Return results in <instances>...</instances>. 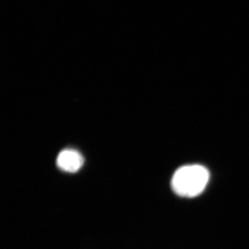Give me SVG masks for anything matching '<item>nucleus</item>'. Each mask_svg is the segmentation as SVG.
Segmentation results:
<instances>
[{"mask_svg":"<svg viewBox=\"0 0 249 249\" xmlns=\"http://www.w3.org/2000/svg\"><path fill=\"white\" fill-rule=\"evenodd\" d=\"M210 173L201 165L180 167L172 178L171 187L180 197H195L205 191L209 182Z\"/></svg>","mask_w":249,"mask_h":249,"instance_id":"1","label":"nucleus"},{"mask_svg":"<svg viewBox=\"0 0 249 249\" xmlns=\"http://www.w3.org/2000/svg\"><path fill=\"white\" fill-rule=\"evenodd\" d=\"M84 159L80 153L74 149H65L59 153L56 164L65 172L75 173L82 168Z\"/></svg>","mask_w":249,"mask_h":249,"instance_id":"2","label":"nucleus"}]
</instances>
